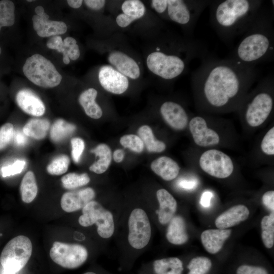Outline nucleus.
I'll list each match as a JSON object with an SVG mask.
<instances>
[{"label":"nucleus","mask_w":274,"mask_h":274,"mask_svg":"<svg viewBox=\"0 0 274 274\" xmlns=\"http://www.w3.org/2000/svg\"><path fill=\"white\" fill-rule=\"evenodd\" d=\"M97 91L90 88L84 91L79 96V102L86 115L91 118L97 119L102 114L101 109L95 102Z\"/></svg>","instance_id":"25"},{"label":"nucleus","mask_w":274,"mask_h":274,"mask_svg":"<svg viewBox=\"0 0 274 274\" xmlns=\"http://www.w3.org/2000/svg\"><path fill=\"white\" fill-rule=\"evenodd\" d=\"M109 62L120 73L132 79H138L140 69L134 59L127 54L119 51L111 52L108 56Z\"/></svg>","instance_id":"18"},{"label":"nucleus","mask_w":274,"mask_h":274,"mask_svg":"<svg viewBox=\"0 0 274 274\" xmlns=\"http://www.w3.org/2000/svg\"><path fill=\"white\" fill-rule=\"evenodd\" d=\"M263 204L271 212L274 211V191L270 190L264 193L262 198Z\"/></svg>","instance_id":"46"},{"label":"nucleus","mask_w":274,"mask_h":274,"mask_svg":"<svg viewBox=\"0 0 274 274\" xmlns=\"http://www.w3.org/2000/svg\"><path fill=\"white\" fill-rule=\"evenodd\" d=\"M76 130V126L63 119L56 120L53 124L50 137L55 142L62 141L71 135Z\"/></svg>","instance_id":"32"},{"label":"nucleus","mask_w":274,"mask_h":274,"mask_svg":"<svg viewBox=\"0 0 274 274\" xmlns=\"http://www.w3.org/2000/svg\"><path fill=\"white\" fill-rule=\"evenodd\" d=\"M236 274H268L267 270L263 267L242 265L238 267Z\"/></svg>","instance_id":"44"},{"label":"nucleus","mask_w":274,"mask_h":274,"mask_svg":"<svg viewBox=\"0 0 274 274\" xmlns=\"http://www.w3.org/2000/svg\"><path fill=\"white\" fill-rule=\"evenodd\" d=\"M116 20L117 24L121 27H125L133 21L123 13L118 15L116 17Z\"/></svg>","instance_id":"49"},{"label":"nucleus","mask_w":274,"mask_h":274,"mask_svg":"<svg viewBox=\"0 0 274 274\" xmlns=\"http://www.w3.org/2000/svg\"><path fill=\"white\" fill-rule=\"evenodd\" d=\"M1 52H2V49H1V47L0 46V54H1Z\"/></svg>","instance_id":"55"},{"label":"nucleus","mask_w":274,"mask_h":274,"mask_svg":"<svg viewBox=\"0 0 274 274\" xmlns=\"http://www.w3.org/2000/svg\"><path fill=\"white\" fill-rule=\"evenodd\" d=\"M138 133L148 151L159 153L165 149V143L155 138L153 131L149 126L143 125L140 127Z\"/></svg>","instance_id":"28"},{"label":"nucleus","mask_w":274,"mask_h":274,"mask_svg":"<svg viewBox=\"0 0 274 274\" xmlns=\"http://www.w3.org/2000/svg\"><path fill=\"white\" fill-rule=\"evenodd\" d=\"M95 196V192L91 188L69 191L64 193L60 204L63 211L71 213L82 209Z\"/></svg>","instance_id":"17"},{"label":"nucleus","mask_w":274,"mask_h":274,"mask_svg":"<svg viewBox=\"0 0 274 274\" xmlns=\"http://www.w3.org/2000/svg\"><path fill=\"white\" fill-rule=\"evenodd\" d=\"M35 11L36 14L32 17L33 27L39 36L49 37L65 33L66 24L62 21L49 20V16L45 12L42 6H37Z\"/></svg>","instance_id":"13"},{"label":"nucleus","mask_w":274,"mask_h":274,"mask_svg":"<svg viewBox=\"0 0 274 274\" xmlns=\"http://www.w3.org/2000/svg\"><path fill=\"white\" fill-rule=\"evenodd\" d=\"M256 66L242 64L229 58L207 56L194 71L191 80L202 101L213 109H224L236 101L256 80Z\"/></svg>","instance_id":"1"},{"label":"nucleus","mask_w":274,"mask_h":274,"mask_svg":"<svg viewBox=\"0 0 274 274\" xmlns=\"http://www.w3.org/2000/svg\"><path fill=\"white\" fill-rule=\"evenodd\" d=\"M51 259L57 264L67 269L81 266L87 260L86 248L79 244H68L55 242L50 251Z\"/></svg>","instance_id":"10"},{"label":"nucleus","mask_w":274,"mask_h":274,"mask_svg":"<svg viewBox=\"0 0 274 274\" xmlns=\"http://www.w3.org/2000/svg\"><path fill=\"white\" fill-rule=\"evenodd\" d=\"M50 127L49 121L45 119H31L23 128L25 135L39 140L45 137Z\"/></svg>","instance_id":"29"},{"label":"nucleus","mask_w":274,"mask_h":274,"mask_svg":"<svg viewBox=\"0 0 274 274\" xmlns=\"http://www.w3.org/2000/svg\"><path fill=\"white\" fill-rule=\"evenodd\" d=\"M91 152L99 159L89 167L90 170L97 174L104 173L108 168L111 161L112 154L110 147L105 144H101Z\"/></svg>","instance_id":"26"},{"label":"nucleus","mask_w":274,"mask_h":274,"mask_svg":"<svg viewBox=\"0 0 274 274\" xmlns=\"http://www.w3.org/2000/svg\"><path fill=\"white\" fill-rule=\"evenodd\" d=\"M14 135L13 125L5 124L0 129V150L4 149L11 141Z\"/></svg>","instance_id":"42"},{"label":"nucleus","mask_w":274,"mask_h":274,"mask_svg":"<svg viewBox=\"0 0 274 274\" xmlns=\"http://www.w3.org/2000/svg\"><path fill=\"white\" fill-rule=\"evenodd\" d=\"M25 164L24 160L18 159L11 164L3 166L1 169L2 177L5 178L20 174L24 169Z\"/></svg>","instance_id":"40"},{"label":"nucleus","mask_w":274,"mask_h":274,"mask_svg":"<svg viewBox=\"0 0 274 274\" xmlns=\"http://www.w3.org/2000/svg\"><path fill=\"white\" fill-rule=\"evenodd\" d=\"M98 80L106 90L116 94L124 93L129 85L127 78L110 65H104L100 68Z\"/></svg>","instance_id":"14"},{"label":"nucleus","mask_w":274,"mask_h":274,"mask_svg":"<svg viewBox=\"0 0 274 274\" xmlns=\"http://www.w3.org/2000/svg\"><path fill=\"white\" fill-rule=\"evenodd\" d=\"M213 197L211 192L206 191L204 192L200 197V203L204 208H208L211 206V201Z\"/></svg>","instance_id":"50"},{"label":"nucleus","mask_w":274,"mask_h":274,"mask_svg":"<svg viewBox=\"0 0 274 274\" xmlns=\"http://www.w3.org/2000/svg\"><path fill=\"white\" fill-rule=\"evenodd\" d=\"M199 163L201 168L214 177L224 179L230 176L234 169L230 157L224 152L216 150H209L200 157Z\"/></svg>","instance_id":"12"},{"label":"nucleus","mask_w":274,"mask_h":274,"mask_svg":"<svg viewBox=\"0 0 274 274\" xmlns=\"http://www.w3.org/2000/svg\"><path fill=\"white\" fill-rule=\"evenodd\" d=\"M30 239L20 235L11 239L4 248L0 256L3 274H16L27 263L32 253Z\"/></svg>","instance_id":"7"},{"label":"nucleus","mask_w":274,"mask_h":274,"mask_svg":"<svg viewBox=\"0 0 274 274\" xmlns=\"http://www.w3.org/2000/svg\"><path fill=\"white\" fill-rule=\"evenodd\" d=\"M152 6L157 13L163 14L165 12L167 8V0L152 1Z\"/></svg>","instance_id":"47"},{"label":"nucleus","mask_w":274,"mask_h":274,"mask_svg":"<svg viewBox=\"0 0 274 274\" xmlns=\"http://www.w3.org/2000/svg\"><path fill=\"white\" fill-rule=\"evenodd\" d=\"M83 274H96L95 273L93 272H92V271H88V272H86Z\"/></svg>","instance_id":"54"},{"label":"nucleus","mask_w":274,"mask_h":274,"mask_svg":"<svg viewBox=\"0 0 274 274\" xmlns=\"http://www.w3.org/2000/svg\"><path fill=\"white\" fill-rule=\"evenodd\" d=\"M198 184L197 180L194 178L181 179L178 182V185L180 188L187 190L194 189Z\"/></svg>","instance_id":"45"},{"label":"nucleus","mask_w":274,"mask_h":274,"mask_svg":"<svg viewBox=\"0 0 274 274\" xmlns=\"http://www.w3.org/2000/svg\"><path fill=\"white\" fill-rule=\"evenodd\" d=\"M120 143L124 148L136 153H141L144 149V144L140 138L134 134H127L121 138Z\"/></svg>","instance_id":"39"},{"label":"nucleus","mask_w":274,"mask_h":274,"mask_svg":"<svg viewBox=\"0 0 274 274\" xmlns=\"http://www.w3.org/2000/svg\"><path fill=\"white\" fill-rule=\"evenodd\" d=\"M207 49L192 51L181 54L167 53L160 48L150 53L147 65L154 74L165 80L175 79L187 69L190 62L195 59H202L207 56Z\"/></svg>","instance_id":"4"},{"label":"nucleus","mask_w":274,"mask_h":274,"mask_svg":"<svg viewBox=\"0 0 274 274\" xmlns=\"http://www.w3.org/2000/svg\"><path fill=\"white\" fill-rule=\"evenodd\" d=\"M78 221L84 227L95 224L98 235L104 238H110L114 232L112 214L94 200L90 201L82 209V215L80 216Z\"/></svg>","instance_id":"9"},{"label":"nucleus","mask_w":274,"mask_h":274,"mask_svg":"<svg viewBox=\"0 0 274 274\" xmlns=\"http://www.w3.org/2000/svg\"><path fill=\"white\" fill-rule=\"evenodd\" d=\"M128 241L135 249H141L149 243L151 236V227L149 218L143 209L132 211L128 219Z\"/></svg>","instance_id":"11"},{"label":"nucleus","mask_w":274,"mask_h":274,"mask_svg":"<svg viewBox=\"0 0 274 274\" xmlns=\"http://www.w3.org/2000/svg\"><path fill=\"white\" fill-rule=\"evenodd\" d=\"M160 112L166 123L174 129L181 130L186 127L188 115L180 104L172 101H165L161 105Z\"/></svg>","instance_id":"16"},{"label":"nucleus","mask_w":274,"mask_h":274,"mask_svg":"<svg viewBox=\"0 0 274 274\" xmlns=\"http://www.w3.org/2000/svg\"><path fill=\"white\" fill-rule=\"evenodd\" d=\"M121 9L124 14L134 21L142 17L146 8L144 4L139 0H127L123 2Z\"/></svg>","instance_id":"35"},{"label":"nucleus","mask_w":274,"mask_h":274,"mask_svg":"<svg viewBox=\"0 0 274 274\" xmlns=\"http://www.w3.org/2000/svg\"><path fill=\"white\" fill-rule=\"evenodd\" d=\"M156 196L159 204L158 220L161 224L165 225L169 223L174 216L177 208V202L173 196L164 189L157 190Z\"/></svg>","instance_id":"22"},{"label":"nucleus","mask_w":274,"mask_h":274,"mask_svg":"<svg viewBox=\"0 0 274 274\" xmlns=\"http://www.w3.org/2000/svg\"><path fill=\"white\" fill-rule=\"evenodd\" d=\"M262 152L268 155H274V127L271 128L264 136L261 143Z\"/></svg>","instance_id":"41"},{"label":"nucleus","mask_w":274,"mask_h":274,"mask_svg":"<svg viewBox=\"0 0 274 274\" xmlns=\"http://www.w3.org/2000/svg\"><path fill=\"white\" fill-rule=\"evenodd\" d=\"M249 213L248 208L243 204L233 206L216 219L215 225L218 229H227L247 220Z\"/></svg>","instance_id":"20"},{"label":"nucleus","mask_w":274,"mask_h":274,"mask_svg":"<svg viewBox=\"0 0 274 274\" xmlns=\"http://www.w3.org/2000/svg\"><path fill=\"white\" fill-rule=\"evenodd\" d=\"M261 0H216L210 5L212 27L224 43L229 45L248 29L262 8Z\"/></svg>","instance_id":"2"},{"label":"nucleus","mask_w":274,"mask_h":274,"mask_svg":"<svg viewBox=\"0 0 274 274\" xmlns=\"http://www.w3.org/2000/svg\"><path fill=\"white\" fill-rule=\"evenodd\" d=\"M261 238L263 244L268 249L274 245V213L264 216L261 222Z\"/></svg>","instance_id":"33"},{"label":"nucleus","mask_w":274,"mask_h":274,"mask_svg":"<svg viewBox=\"0 0 274 274\" xmlns=\"http://www.w3.org/2000/svg\"><path fill=\"white\" fill-rule=\"evenodd\" d=\"M22 71L29 81L41 87H56L62 80L61 75L54 64L40 54H35L27 58Z\"/></svg>","instance_id":"6"},{"label":"nucleus","mask_w":274,"mask_h":274,"mask_svg":"<svg viewBox=\"0 0 274 274\" xmlns=\"http://www.w3.org/2000/svg\"><path fill=\"white\" fill-rule=\"evenodd\" d=\"M124 157V152L122 149H117L113 153V159L116 162H121Z\"/></svg>","instance_id":"52"},{"label":"nucleus","mask_w":274,"mask_h":274,"mask_svg":"<svg viewBox=\"0 0 274 274\" xmlns=\"http://www.w3.org/2000/svg\"><path fill=\"white\" fill-rule=\"evenodd\" d=\"M90 181V178L86 174H78L69 173L61 178V182L64 188L73 189L87 184Z\"/></svg>","instance_id":"36"},{"label":"nucleus","mask_w":274,"mask_h":274,"mask_svg":"<svg viewBox=\"0 0 274 274\" xmlns=\"http://www.w3.org/2000/svg\"><path fill=\"white\" fill-rule=\"evenodd\" d=\"M16 99L21 109L29 115L41 116L45 112V107L43 101L29 89H23L19 91Z\"/></svg>","instance_id":"19"},{"label":"nucleus","mask_w":274,"mask_h":274,"mask_svg":"<svg viewBox=\"0 0 274 274\" xmlns=\"http://www.w3.org/2000/svg\"><path fill=\"white\" fill-rule=\"evenodd\" d=\"M20 191L22 201L30 203L36 197L38 193V186L33 173L28 171L23 177L20 187Z\"/></svg>","instance_id":"30"},{"label":"nucleus","mask_w":274,"mask_h":274,"mask_svg":"<svg viewBox=\"0 0 274 274\" xmlns=\"http://www.w3.org/2000/svg\"><path fill=\"white\" fill-rule=\"evenodd\" d=\"M231 233V230L229 229L206 230L201 234L202 244L207 252L211 254H216L222 249Z\"/></svg>","instance_id":"21"},{"label":"nucleus","mask_w":274,"mask_h":274,"mask_svg":"<svg viewBox=\"0 0 274 274\" xmlns=\"http://www.w3.org/2000/svg\"><path fill=\"white\" fill-rule=\"evenodd\" d=\"M273 14L262 8L232 50L229 58L248 65L274 58Z\"/></svg>","instance_id":"3"},{"label":"nucleus","mask_w":274,"mask_h":274,"mask_svg":"<svg viewBox=\"0 0 274 274\" xmlns=\"http://www.w3.org/2000/svg\"><path fill=\"white\" fill-rule=\"evenodd\" d=\"M166 237L171 244L181 245L188 239L185 221L181 216H175L169 222Z\"/></svg>","instance_id":"24"},{"label":"nucleus","mask_w":274,"mask_h":274,"mask_svg":"<svg viewBox=\"0 0 274 274\" xmlns=\"http://www.w3.org/2000/svg\"><path fill=\"white\" fill-rule=\"evenodd\" d=\"M15 22V5L9 0L0 1V30L2 27L12 26Z\"/></svg>","instance_id":"34"},{"label":"nucleus","mask_w":274,"mask_h":274,"mask_svg":"<svg viewBox=\"0 0 274 274\" xmlns=\"http://www.w3.org/2000/svg\"><path fill=\"white\" fill-rule=\"evenodd\" d=\"M84 2L88 8L95 10L102 9L106 3L104 0H85Z\"/></svg>","instance_id":"48"},{"label":"nucleus","mask_w":274,"mask_h":274,"mask_svg":"<svg viewBox=\"0 0 274 274\" xmlns=\"http://www.w3.org/2000/svg\"><path fill=\"white\" fill-rule=\"evenodd\" d=\"M212 267L210 259L206 257L199 256L192 259L187 267L188 274H206Z\"/></svg>","instance_id":"37"},{"label":"nucleus","mask_w":274,"mask_h":274,"mask_svg":"<svg viewBox=\"0 0 274 274\" xmlns=\"http://www.w3.org/2000/svg\"><path fill=\"white\" fill-rule=\"evenodd\" d=\"M32 1H31V0H27V2H32Z\"/></svg>","instance_id":"56"},{"label":"nucleus","mask_w":274,"mask_h":274,"mask_svg":"<svg viewBox=\"0 0 274 274\" xmlns=\"http://www.w3.org/2000/svg\"><path fill=\"white\" fill-rule=\"evenodd\" d=\"M152 170L165 181H171L179 174L180 167L173 159L167 156H161L152 161Z\"/></svg>","instance_id":"23"},{"label":"nucleus","mask_w":274,"mask_h":274,"mask_svg":"<svg viewBox=\"0 0 274 274\" xmlns=\"http://www.w3.org/2000/svg\"><path fill=\"white\" fill-rule=\"evenodd\" d=\"M83 1L82 0H68L67 3L68 5L72 8L74 9H77L80 8L82 3Z\"/></svg>","instance_id":"53"},{"label":"nucleus","mask_w":274,"mask_h":274,"mask_svg":"<svg viewBox=\"0 0 274 274\" xmlns=\"http://www.w3.org/2000/svg\"><path fill=\"white\" fill-rule=\"evenodd\" d=\"M72 156L74 161L78 163L85 148L84 141L79 138H75L71 140Z\"/></svg>","instance_id":"43"},{"label":"nucleus","mask_w":274,"mask_h":274,"mask_svg":"<svg viewBox=\"0 0 274 274\" xmlns=\"http://www.w3.org/2000/svg\"><path fill=\"white\" fill-rule=\"evenodd\" d=\"M189 129L195 143L201 147L217 145L220 138L216 131L207 126L206 120L200 116L193 117L189 122Z\"/></svg>","instance_id":"15"},{"label":"nucleus","mask_w":274,"mask_h":274,"mask_svg":"<svg viewBox=\"0 0 274 274\" xmlns=\"http://www.w3.org/2000/svg\"><path fill=\"white\" fill-rule=\"evenodd\" d=\"M26 140V138L23 132L18 131L15 134L14 141L17 145L22 146L25 145Z\"/></svg>","instance_id":"51"},{"label":"nucleus","mask_w":274,"mask_h":274,"mask_svg":"<svg viewBox=\"0 0 274 274\" xmlns=\"http://www.w3.org/2000/svg\"><path fill=\"white\" fill-rule=\"evenodd\" d=\"M211 2L207 0H167L165 12L170 20L185 27L191 33L194 30L201 14L207 6H210Z\"/></svg>","instance_id":"8"},{"label":"nucleus","mask_w":274,"mask_h":274,"mask_svg":"<svg viewBox=\"0 0 274 274\" xmlns=\"http://www.w3.org/2000/svg\"><path fill=\"white\" fill-rule=\"evenodd\" d=\"M70 163V159L65 155H61L55 158L48 165L47 172L52 175H60L65 173Z\"/></svg>","instance_id":"38"},{"label":"nucleus","mask_w":274,"mask_h":274,"mask_svg":"<svg viewBox=\"0 0 274 274\" xmlns=\"http://www.w3.org/2000/svg\"><path fill=\"white\" fill-rule=\"evenodd\" d=\"M153 269L156 274H182L183 266L178 258L169 257L154 261Z\"/></svg>","instance_id":"27"},{"label":"nucleus","mask_w":274,"mask_h":274,"mask_svg":"<svg viewBox=\"0 0 274 274\" xmlns=\"http://www.w3.org/2000/svg\"><path fill=\"white\" fill-rule=\"evenodd\" d=\"M274 81L273 73L261 79L254 93L251 95L245 108L247 123L256 127L261 125L271 114L273 106L271 94Z\"/></svg>","instance_id":"5"},{"label":"nucleus","mask_w":274,"mask_h":274,"mask_svg":"<svg viewBox=\"0 0 274 274\" xmlns=\"http://www.w3.org/2000/svg\"><path fill=\"white\" fill-rule=\"evenodd\" d=\"M54 50L63 54V61L67 64L70 59L77 60L80 56V52L76 40L72 37H66L61 43L56 46Z\"/></svg>","instance_id":"31"}]
</instances>
